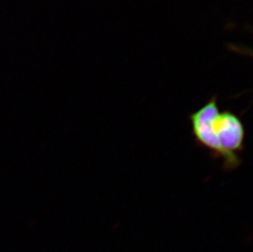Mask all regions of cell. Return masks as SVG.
<instances>
[{
    "label": "cell",
    "mask_w": 253,
    "mask_h": 252,
    "mask_svg": "<svg viewBox=\"0 0 253 252\" xmlns=\"http://www.w3.org/2000/svg\"><path fill=\"white\" fill-rule=\"evenodd\" d=\"M188 118L196 146L208 151L211 159L221 160L223 170L234 171L241 167L247 132L239 114L220 110L214 95Z\"/></svg>",
    "instance_id": "cell-1"
}]
</instances>
